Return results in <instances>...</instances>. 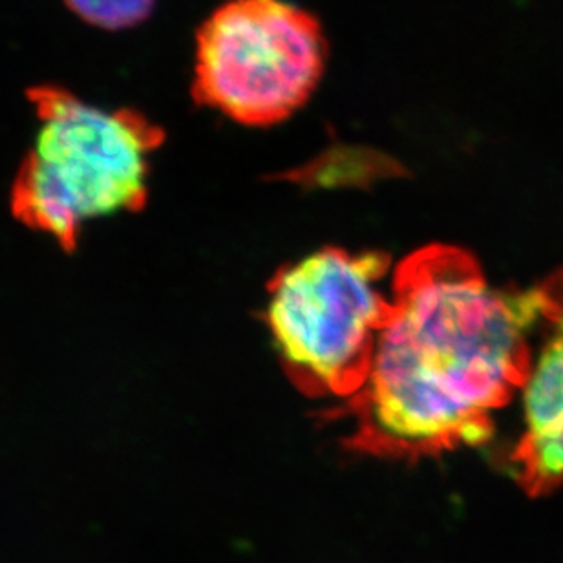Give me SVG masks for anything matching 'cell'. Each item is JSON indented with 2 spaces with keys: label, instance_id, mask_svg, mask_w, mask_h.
I'll return each instance as SVG.
<instances>
[{
  "label": "cell",
  "instance_id": "cell-4",
  "mask_svg": "<svg viewBox=\"0 0 563 563\" xmlns=\"http://www.w3.org/2000/svg\"><path fill=\"white\" fill-rule=\"evenodd\" d=\"M328 59L320 22L286 0H229L196 35L195 99L269 126L308 103Z\"/></svg>",
  "mask_w": 563,
  "mask_h": 563
},
{
  "label": "cell",
  "instance_id": "cell-3",
  "mask_svg": "<svg viewBox=\"0 0 563 563\" xmlns=\"http://www.w3.org/2000/svg\"><path fill=\"white\" fill-rule=\"evenodd\" d=\"M390 269L383 251L324 247L272 278L267 325L303 396L344 402L363 390L390 319Z\"/></svg>",
  "mask_w": 563,
  "mask_h": 563
},
{
  "label": "cell",
  "instance_id": "cell-1",
  "mask_svg": "<svg viewBox=\"0 0 563 563\" xmlns=\"http://www.w3.org/2000/svg\"><path fill=\"white\" fill-rule=\"evenodd\" d=\"M391 313L368 380L336 416L347 449L380 460L439 457L487 443L494 416L531 374L540 287L504 291L457 245L413 251L391 273Z\"/></svg>",
  "mask_w": 563,
  "mask_h": 563
},
{
  "label": "cell",
  "instance_id": "cell-6",
  "mask_svg": "<svg viewBox=\"0 0 563 563\" xmlns=\"http://www.w3.org/2000/svg\"><path fill=\"white\" fill-rule=\"evenodd\" d=\"M82 21L103 30L136 26L151 15L156 0H65Z\"/></svg>",
  "mask_w": 563,
  "mask_h": 563
},
{
  "label": "cell",
  "instance_id": "cell-5",
  "mask_svg": "<svg viewBox=\"0 0 563 563\" xmlns=\"http://www.w3.org/2000/svg\"><path fill=\"white\" fill-rule=\"evenodd\" d=\"M538 287L548 336L521 388L526 428L510 454L516 482L531 496L563 483V272Z\"/></svg>",
  "mask_w": 563,
  "mask_h": 563
},
{
  "label": "cell",
  "instance_id": "cell-2",
  "mask_svg": "<svg viewBox=\"0 0 563 563\" xmlns=\"http://www.w3.org/2000/svg\"><path fill=\"white\" fill-rule=\"evenodd\" d=\"M37 131L11 192L21 223L74 250L88 223L137 211L163 131L132 109L104 110L65 88L30 90Z\"/></svg>",
  "mask_w": 563,
  "mask_h": 563
}]
</instances>
